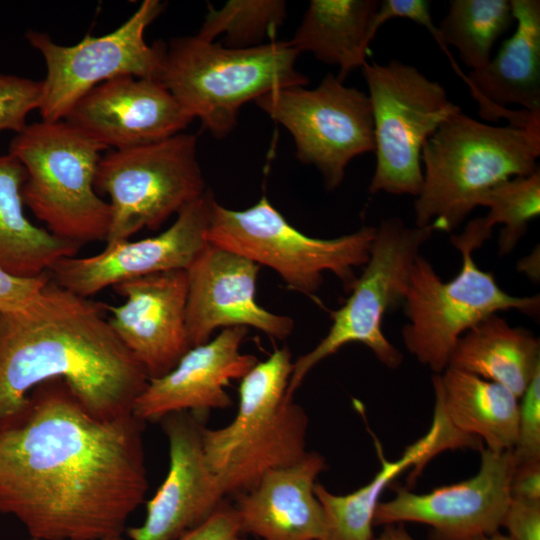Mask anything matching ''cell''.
<instances>
[{"instance_id": "52a82bcc", "label": "cell", "mask_w": 540, "mask_h": 540, "mask_svg": "<svg viewBox=\"0 0 540 540\" xmlns=\"http://www.w3.org/2000/svg\"><path fill=\"white\" fill-rule=\"evenodd\" d=\"M65 120L27 124L8 153L25 168L22 199L56 237L80 246L105 241L111 206L95 191L101 151Z\"/></svg>"}, {"instance_id": "4316f807", "label": "cell", "mask_w": 540, "mask_h": 540, "mask_svg": "<svg viewBox=\"0 0 540 540\" xmlns=\"http://www.w3.org/2000/svg\"><path fill=\"white\" fill-rule=\"evenodd\" d=\"M24 166L0 155V267L19 277H36L59 259L74 256L80 245L34 225L23 210Z\"/></svg>"}, {"instance_id": "ab89813d", "label": "cell", "mask_w": 540, "mask_h": 540, "mask_svg": "<svg viewBox=\"0 0 540 540\" xmlns=\"http://www.w3.org/2000/svg\"><path fill=\"white\" fill-rule=\"evenodd\" d=\"M30 540H38V539L31 538ZM101 540H126V539L124 538V535H117V536L107 537Z\"/></svg>"}, {"instance_id": "d6986e66", "label": "cell", "mask_w": 540, "mask_h": 540, "mask_svg": "<svg viewBox=\"0 0 540 540\" xmlns=\"http://www.w3.org/2000/svg\"><path fill=\"white\" fill-rule=\"evenodd\" d=\"M112 288L125 298L118 306L105 304L112 329L149 379L167 374L191 348L186 328V271L154 273Z\"/></svg>"}, {"instance_id": "d4e9b609", "label": "cell", "mask_w": 540, "mask_h": 540, "mask_svg": "<svg viewBox=\"0 0 540 540\" xmlns=\"http://www.w3.org/2000/svg\"><path fill=\"white\" fill-rule=\"evenodd\" d=\"M448 367L498 383L520 398L540 371V342L493 314L459 338Z\"/></svg>"}, {"instance_id": "7c38bea8", "label": "cell", "mask_w": 540, "mask_h": 540, "mask_svg": "<svg viewBox=\"0 0 540 540\" xmlns=\"http://www.w3.org/2000/svg\"><path fill=\"white\" fill-rule=\"evenodd\" d=\"M256 105L292 135L296 157L315 166L327 189L337 188L355 157L374 152L371 102L329 73L314 89L279 88L258 97Z\"/></svg>"}, {"instance_id": "f546056e", "label": "cell", "mask_w": 540, "mask_h": 540, "mask_svg": "<svg viewBox=\"0 0 540 540\" xmlns=\"http://www.w3.org/2000/svg\"><path fill=\"white\" fill-rule=\"evenodd\" d=\"M478 206L489 209L484 224L493 230L503 225L498 239L500 255L510 253L527 231L528 223L540 214V171L514 177L484 193Z\"/></svg>"}, {"instance_id": "8992f818", "label": "cell", "mask_w": 540, "mask_h": 540, "mask_svg": "<svg viewBox=\"0 0 540 540\" xmlns=\"http://www.w3.org/2000/svg\"><path fill=\"white\" fill-rule=\"evenodd\" d=\"M491 233L482 217H477L460 234L451 237L452 245L461 253L462 265L448 282L420 254L412 265L403 302L408 319L402 329L403 342L434 374H441L448 367L459 338L488 316L512 309L529 316L539 313V295H510L491 272L476 265L473 252Z\"/></svg>"}, {"instance_id": "6da1fadb", "label": "cell", "mask_w": 540, "mask_h": 540, "mask_svg": "<svg viewBox=\"0 0 540 540\" xmlns=\"http://www.w3.org/2000/svg\"><path fill=\"white\" fill-rule=\"evenodd\" d=\"M145 423L93 415L61 378L37 385L0 427V513L38 540L124 535L148 490Z\"/></svg>"}, {"instance_id": "8d00e7d4", "label": "cell", "mask_w": 540, "mask_h": 540, "mask_svg": "<svg viewBox=\"0 0 540 540\" xmlns=\"http://www.w3.org/2000/svg\"><path fill=\"white\" fill-rule=\"evenodd\" d=\"M510 494L515 499L540 501V459L514 464Z\"/></svg>"}, {"instance_id": "836d02e7", "label": "cell", "mask_w": 540, "mask_h": 540, "mask_svg": "<svg viewBox=\"0 0 540 540\" xmlns=\"http://www.w3.org/2000/svg\"><path fill=\"white\" fill-rule=\"evenodd\" d=\"M394 18H404L424 26L442 48L437 26L430 11V2L426 0H383L380 1L374 17L375 30Z\"/></svg>"}, {"instance_id": "ac0fdd59", "label": "cell", "mask_w": 540, "mask_h": 540, "mask_svg": "<svg viewBox=\"0 0 540 540\" xmlns=\"http://www.w3.org/2000/svg\"><path fill=\"white\" fill-rule=\"evenodd\" d=\"M63 120L107 149H120L170 138L193 118L158 80L120 76L88 91Z\"/></svg>"}, {"instance_id": "f1b7e54d", "label": "cell", "mask_w": 540, "mask_h": 540, "mask_svg": "<svg viewBox=\"0 0 540 540\" xmlns=\"http://www.w3.org/2000/svg\"><path fill=\"white\" fill-rule=\"evenodd\" d=\"M282 0H230L221 9L209 7L198 36L213 41L224 34L228 48H250L262 40L286 18Z\"/></svg>"}, {"instance_id": "484cf974", "label": "cell", "mask_w": 540, "mask_h": 540, "mask_svg": "<svg viewBox=\"0 0 540 540\" xmlns=\"http://www.w3.org/2000/svg\"><path fill=\"white\" fill-rule=\"evenodd\" d=\"M378 0H312L289 44L300 54L309 52L326 64L339 67L344 81L367 61L377 31L374 17Z\"/></svg>"}, {"instance_id": "9c48e42d", "label": "cell", "mask_w": 540, "mask_h": 540, "mask_svg": "<svg viewBox=\"0 0 540 540\" xmlns=\"http://www.w3.org/2000/svg\"><path fill=\"white\" fill-rule=\"evenodd\" d=\"M433 232L432 225L407 227L396 217L376 227L369 259L349 297L340 308L330 311L332 325L327 335L293 362L288 397L294 398L310 370L347 344L365 345L390 369L401 365L403 355L385 337L382 322L388 312L403 304L412 265Z\"/></svg>"}, {"instance_id": "f35d334b", "label": "cell", "mask_w": 540, "mask_h": 540, "mask_svg": "<svg viewBox=\"0 0 540 540\" xmlns=\"http://www.w3.org/2000/svg\"><path fill=\"white\" fill-rule=\"evenodd\" d=\"M473 540H513L510 536L508 535H504L502 533L498 531L494 532V533H491V534H488V535H484V536H480V537H477Z\"/></svg>"}, {"instance_id": "e575fe53", "label": "cell", "mask_w": 540, "mask_h": 540, "mask_svg": "<svg viewBox=\"0 0 540 540\" xmlns=\"http://www.w3.org/2000/svg\"><path fill=\"white\" fill-rule=\"evenodd\" d=\"M501 526L513 540H540V501L511 498Z\"/></svg>"}, {"instance_id": "83f0119b", "label": "cell", "mask_w": 540, "mask_h": 540, "mask_svg": "<svg viewBox=\"0 0 540 540\" xmlns=\"http://www.w3.org/2000/svg\"><path fill=\"white\" fill-rule=\"evenodd\" d=\"M515 22L510 0H450L438 28L442 50L451 64L456 61L448 45L458 50L461 61L476 71L491 59L496 40Z\"/></svg>"}, {"instance_id": "277c9868", "label": "cell", "mask_w": 540, "mask_h": 540, "mask_svg": "<svg viewBox=\"0 0 540 540\" xmlns=\"http://www.w3.org/2000/svg\"><path fill=\"white\" fill-rule=\"evenodd\" d=\"M292 367L289 348L275 349L240 379L234 419L218 429L204 427L205 458L225 496L247 491L268 471L308 452V416L287 396Z\"/></svg>"}, {"instance_id": "d590c367", "label": "cell", "mask_w": 540, "mask_h": 540, "mask_svg": "<svg viewBox=\"0 0 540 540\" xmlns=\"http://www.w3.org/2000/svg\"><path fill=\"white\" fill-rule=\"evenodd\" d=\"M178 540H246L232 504L225 501L203 523Z\"/></svg>"}, {"instance_id": "44dd1931", "label": "cell", "mask_w": 540, "mask_h": 540, "mask_svg": "<svg viewBox=\"0 0 540 540\" xmlns=\"http://www.w3.org/2000/svg\"><path fill=\"white\" fill-rule=\"evenodd\" d=\"M516 28L497 55L462 80L486 121L540 126V1L510 0Z\"/></svg>"}, {"instance_id": "4fadbf2b", "label": "cell", "mask_w": 540, "mask_h": 540, "mask_svg": "<svg viewBox=\"0 0 540 540\" xmlns=\"http://www.w3.org/2000/svg\"><path fill=\"white\" fill-rule=\"evenodd\" d=\"M164 7L159 0H145L114 31L102 36L86 35L72 46L59 45L46 33L28 30L27 41L43 56L47 68L38 109L42 120H63L82 96L113 78L158 80L165 43L149 45L144 33Z\"/></svg>"}, {"instance_id": "9a60e30c", "label": "cell", "mask_w": 540, "mask_h": 540, "mask_svg": "<svg viewBox=\"0 0 540 540\" xmlns=\"http://www.w3.org/2000/svg\"><path fill=\"white\" fill-rule=\"evenodd\" d=\"M215 199L207 190L183 208L162 233L137 241L124 240L89 257H63L50 268L51 278L82 297L120 282L154 273L185 270L207 244Z\"/></svg>"}, {"instance_id": "ffe728a7", "label": "cell", "mask_w": 540, "mask_h": 540, "mask_svg": "<svg viewBox=\"0 0 540 540\" xmlns=\"http://www.w3.org/2000/svg\"><path fill=\"white\" fill-rule=\"evenodd\" d=\"M246 327L223 329L214 339L191 347L167 374L149 379L132 413L144 422L188 411L204 416L233 404L226 387L242 379L258 362L241 352Z\"/></svg>"}, {"instance_id": "3957f363", "label": "cell", "mask_w": 540, "mask_h": 540, "mask_svg": "<svg viewBox=\"0 0 540 540\" xmlns=\"http://www.w3.org/2000/svg\"><path fill=\"white\" fill-rule=\"evenodd\" d=\"M540 126H495L464 113L444 121L426 141L415 226L451 232L497 184L539 167Z\"/></svg>"}, {"instance_id": "5bb4252c", "label": "cell", "mask_w": 540, "mask_h": 540, "mask_svg": "<svg viewBox=\"0 0 540 540\" xmlns=\"http://www.w3.org/2000/svg\"><path fill=\"white\" fill-rule=\"evenodd\" d=\"M513 468L511 450L482 448L476 475L423 494L396 488L393 499L379 502L374 525L422 523L433 528L437 540H473L494 533L511 499Z\"/></svg>"}, {"instance_id": "e0dca14e", "label": "cell", "mask_w": 540, "mask_h": 540, "mask_svg": "<svg viewBox=\"0 0 540 540\" xmlns=\"http://www.w3.org/2000/svg\"><path fill=\"white\" fill-rule=\"evenodd\" d=\"M259 268L239 254L205 245L185 269L190 347L208 342L218 328L253 327L278 340L292 333L294 322L290 317L272 313L257 303Z\"/></svg>"}, {"instance_id": "d6a6232c", "label": "cell", "mask_w": 540, "mask_h": 540, "mask_svg": "<svg viewBox=\"0 0 540 540\" xmlns=\"http://www.w3.org/2000/svg\"><path fill=\"white\" fill-rule=\"evenodd\" d=\"M49 271L36 277H19L0 267V311L25 309L50 279Z\"/></svg>"}, {"instance_id": "1f68e13d", "label": "cell", "mask_w": 540, "mask_h": 540, "mask_svg": "<svg viewBox=\"0 0 540 540\" xmlns=\"http://www.w3.org/2000/svg\"><path fill=\"white\" fill-rule=\"evenodd\" d=\"M519 399L514 464L540 459V371Z\"/></svg>"}, {"instance_id": "30bf717a", "label": "cell", "mask_w": 540, "mask_h": 540, "mask_svg": "<svg viewBox=\"0 0 540 540\" xmlns=\"http://www.w3.org/2000/svg\"><path fill=\"white\" fill-rule=\"evenodd\" d=\"M376 166L369 192L417 196L423 182L422 149L448 118L461 112L437 81L399 60L366 62Z\"/></svg>"}, {"instance_id": "7a4b0ae2", "label": "cell", "mask_w": 540, "mask_h": 540, "mask_svg": "<svg viewBox=\"0 0 540 540\" xmlns=\"http://www.w3.org/2000/svg\"><path fill=\"white\" fill-rule=\"evenodd\" d=\"M105 311V304L51 277L25 309L0 311V427L37 385L54 378L63 379L99 418L132 413L149 377Z\"/></svg>"}, {"instance_id": "2e32d148", "label": "cell", "mask_w": 540, "mask_h": 540, "mask_svg": "<svg viewBox=\"0 0 540 540\" xmlns=\"http://www.w3.org/2000/svg\"><path fill=\"white\" fill-rule=\"evenodd\" d=\"M204 419L182 411L160 420L169 444V470L147 502L144 522L126 529L130 540H178L224 501L225 494L204 454Z\"/></svg>"}, {"instance_id": "5b68a950", "label": "cell", "mask_w": 540, "mask_h": 540, "mask_svg": "<svg viewBox=\"0 0 540 540\" xmlns=\"http://www.w3.org/2000/svg\"><path fill=\"white\" fill-rule=\"evenodd\" d=\"M298 55L288 41L237 49L198 35L175 37L165 43L158 81L205 130L222 138L234 129L246 102L307 84L296 69Z\"/></svg>"}, {"instance_id": "7402d4cb", "label": "cell", "mask_w": 540, "mask_h": 540, "mask_svg": "<svg viewBox=\"0 0 540 540\" xmlns=\"http://www.w3.org/2000/svg\"><path fill=\"white\" fill-rule=\"evenodd\" d=\"M325 458L308 451L298 462L265 473L233 505L240 530L262 540H319L323 510L314 493Z\"/></svg>"}, {"instance_id": "74e56055", "label": "cell", "mask_w": 540, "mask_h": 540, "mask_svg": "<svg viewBox=\"0 0 540 540\" xmlns=\"http://www.w3.org/2000/svg\"><path fill=\"white\" fill-rule=\"evenodd\" d=\"M383 531L373 540H415L404 528L403 523L384 525Z\"/></svg>"}, {"instance_id": "603a6c76", "label": "cell", "mask_w": 540, "mask_h": 540, "mask_svg": "<svg viewBox=\"0 0 540 540\" xmlns=\"http://www.w3.org/2000/svg\"><path fill=\"white\" fill-rule=\"evenodd\" d=\"M375 447L381 460L379 472L366 485L352 493L337 495L315 483L314 493L323 510V532L319 540H373L374 514L384 489L405 469L414 466L416 477L424 465L438 453L461 446V439L443 413L434 407L430 429L408 446L402 456L388 461L378 440Z\"/></svg>"}, {"instance_id": "cb8c5ba5", "label": "cell", "mask_w": 540, "mask_h": 540, "mask_svg": "<svg viewBox=\"0 0 540 540\" xmlns=\"http://www.w3.org/2000/svg\"><path fill=\"white\" fill-rule=\"evenodd\" d=\"M435 404L459 433L493 452L512 450L517 438L519 398L504 386L447 367L434 374Z\"/></svg>"}, {"instance_id": "8fae6325", "label": "cell", "mask_w": 540, "mask_h": 540, "mask_svg": "<svg viewBox=\"0 0 540 540\" xmlns=\"http://www.w3.org/2000/svg\"><path fill=\"white\" fill-rule=\"evenodd\" d=\"M95 190L110 197L111 245L144 228L156 230L206 191L197 138L181 132L162 141L110 149L101 156Z\"/></svg>"}, {"instance_id": "4dcf8cb0", "label": "cell", "mask_w": 540, "mask_h": 540, "mask_svg": "<svg viewBox=\"0 0 540 540\" xmlns=\"http://www.w3.org/2000/svg\"><path fill=\"white\" fill-rule=\"evenodd\" d=\"M42 81L0 73V132L16 134L27 126V116L39 109Z\"/></svg>"}, {"instance_id": "ba28073f", "label": "cell", "mask_w": 540, "mask_h": 540, "mask_svg": "<svg viewBox=\"0 0 540 540\" xmlns=\"http://www.w3.org/2000/svg\"><path fill=\"white\" fill-rule=\"evenodd\" d=\"M376 227L336 238L303 234L273 207L266 196L244 210L213 203L206 241L276 271L287 288L310 297L319 290L323 273L330 271L350 290L355 269L370 256Z\"/></svg>"}]
</instances>
